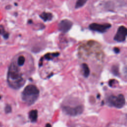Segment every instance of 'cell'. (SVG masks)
<instances>
[{"mask_svg": "<svg viewBox=\"0 0 127 127\" xmlns=\"http://www.w3.org/2000/svg\"><path fill=\"white\" fill-rule=\"evenodd\" d=\"M23 66L17 65L12 60L9 66L7 80L9 86L13 89H19L25 84V79L21 71V67Z\"/></svg>", "mask_w": 127, "mask_h": 127, "instance_id": "obj_1", "label": "cell"}, {"mask_svg": "<svg viewBox=\"0 0 127 127\" xmlns=\"http://www.w3.org/2000/svg\"><path fill=\"white\" fill-rule=\"evenodd\" d=\"M39 95L38 88L34 85L30 84L26 86L21 94L22 100L28 105L34 103Z\"/></svg>", "mask_w": 127, "mask_h": 127, "instance_id": "obj_2", "label": "cell"}, {"mask_svg": "<svg viewBox=\"0 0 127 127\" xmlns=\"http://www.w3.org/2000/svg\"><path fill=\"white\" fill-rule=\"evenodd\" d=\"M108 103L112 106L117 108H122L125 104V98L124 96L121 94L117 96L112 95L108 99Z\"/></svg>", "mask_w": 127, "mask_h": 127, "instance_id": "obj_3", "label": "cell"}, {"mask_svg": "<svg viewBox=\"0 0 127 127\" xmlns=\"http://www.w3.org/2000/svg\"><path fill=\"white\" fill-rule=\"evenodd\" d=\"M111 27V25L109 23L99 24L93 23L90 24L89 26V28L90 30L102 33L106 32Z\"/></svg>", "mask_w": 127, "mask_h": 127, "instance_id": "obj_4", "label": "cell"}, {"mask_svg": "<svg viewBox=\"0 0 127 127\" xmlns=\"http://www.w3.org/2000/svg\"><path fill=\"white\" fill-rule=\"evenodd\" d=\"M83 108L82 105H78L76 107L64 106L63 111L66 114L70 116H76L81 114L83 112Z\"/></svg>", "mask_w": 127, "mask_h": 127, "instance_id": "obj_5", "label": "cell"}, {"mask_svg": "<svg viewBox=\"0 0 127 127\" xmlns=\"http://www.w3.org/2000/svg\"><path fill=\"white\" fill-rule=\"evenodd\" d=\"M127 28L124 26H121L118 29L117 32L114 37V40L119 42H124L127 36Z\"/></svg>", "mask_w": 127, "mask_h": 127, "instance_id": "obj_6", "label": "cell"}, {"mask_svg": "<svg viewBox=\"0 0 127 127\" xmlns=\"http://www.w3.org/2000/svg\"><path fill=\"white\" fill-rule=\"evenodd\" d=\"M72 22L68 19L62 20L58 24L59 30L64 33L67 32L71 28Z\"/></svg>", "mask_w": 127, "mask_h": 127, "instance_id": "obj_7", "label": "cell"}, {"mask_svg": "<svg viewBox=\"0 0 127 127\" xmlns=\"http://www.w3.org/2000/svg\"><path fill=\"white\" fill-rule=\"evenodd\" d=\"M38 118V111L36 110H32L29 113V118L33 122H36Z\"/></svg>", "mask_w": 127, "mask_h": 127, "instance_id": "obj_8", "label": "cell"}, {"mask_svg": "<svg viewBox=\"0 0 127 127\" xmlns=\"http://www.w3.org/2000/svg\"><path fill=\"white\" fill-rule=\"evenodd\" d=\"M40 17L44 21H50L52 19L53 15L51 13H50V12H43L40 15Z\"/></svg>", "mask_w": 127, "mask_h": 127, "instance_id": "obj_9", "label": "cell"}, {"mask_svg": "<svg viewBox=\"0 0 127 127\" xmlns=\"http://www.w3.org/2000/svg\"><path fill=\"white\" fill-rule=\"evenodd\" d=\"M81 67L83 70V75L85 77H87L90 74V69L88 65L85 63H83L82 64Z\"/></svg>", "mask_w": 127, "mask_h": 127, "instance_id": "obj_10", "label": "cell"}, {"mask_svg": "<svg viewBox=\"0 0 127 127\" xmlns=\"http://www.w3.org/2000/svg\"><path fill=\"white\" fill-rule=\"evenodd\" d=\"M60 54L59 53H47L44 56V59L47 60H51L53 59L54 58L58 57Z\"/></svg>", "mask_w": 127, "mask_h": 127, "instance_id": "obj_11", "label": "cell"}, {"mask_svg": "<svg viewBox=\"0 0 127 127\" xmlns=\"http://www.w3.org/2000/svg\"><path fill=\"white\" fill-rule=\"evenodd\" d=\"M87 0H77L75 5V7L76 8H78L83 6Z\"/></svg>", "mask_w": 127, "mask_h": 127, "instance_id": "obj_12", "label": "cell"}, {"mask_svg": "<svg viewBox=\"0 0 127 127\" xmlns=\"http://www.w3.org/2000/svg\"><path fill=\"white\" fill-rule=\"evenodd\" d=\"M0 34H1L3 35V37L5 38H7L8 37V33H6V32H5L4 30L3 29H0Z\"/></svg>", "mask_w": 127, "mask_h": 127, "instance_id": "obj_13", "label": "cell"}, {"mask_svg": "<svg viewBox=\"0 0 127 127\" xmlns=\"http://www.w3.org/2000/svg\"><path fill=\"white\" fill-rule=\"evenodd\" d=\"M11 111V106L9 105H6L5 107V111L6 113H10Z\"/></svg>", "mask_w": 127, "mask_h": 127, "instance_id": "obj_14", "label": "cell"}, {"mask_svg": "<svg viewBox=\"0 0 127 127\" xmlns=\"http://www.w3.org/2000/svg\"><path fill=\"white\" fill-rule=\"evenodd\" d=\"M115 81H116V80H115V79H111V80H110L109 81V85H110V86H113V84L115 83Z\"/></svg>", "mask_w": 127, "mask_h": 127, "instance_id": "obj_15", "label": "cell"}, {"mask_svg": "<svg viewBox=\"0 0 127 127\" xmlns=\"http://www.w3.org/2000/svg\"><path fill=\"white\" fill-rule=\"evenodd\" d=\"M114 51L115 52V53L116 54H118L120 52V49L118 48H117V47H115L114 48Z\"/></svg>", "mask_w": 127, "mask_h": 127, "instance_id": "obj_16", "label": "cell"}, {"mask_svg": "<svg viewBox=\"0 0 127 127\" xmlns=\"http://www.w3.org/2000/svg\"><path fill=\"white\" fill-rule=\"evenodd\" d=\"M45 127H51V124H50L48 123V124H46Z\"/></svg>", "mask_w": 127, "mask_h": 127, "instance_id": "obj_17", "label": "cell"}, {"mask_svg": "<svg viewBox=\"0 0 127 127\" xmlns=\"http://www.w3.org/2000/svg\"><path fill=\"white\" fill-rule=\"evenodd\" d=\"M0 98H1V96H0Z\"/></svg>", "mask_w": 127, "mask_h": 127, "instance_id": "obj_18", "label": "cell"}]
</instances>
